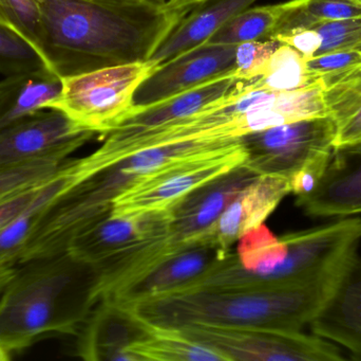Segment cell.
Returning a JSON list of instances; mask_svg holds the SVG:
<instances>
[{
  "label": "cell",
  "instance_id": "cell-1",
  "mask_svg": "<svg viewBox=\"0 0 361 361\" xmlns=\"http://www.w3.org/2000/svg\"><path fill=\"white\" fill-rule=\"evenodd\" d=\"M182 18L165 4L44 0L42 52L59 78L145 61Z\"/></svg>",
  "mask_w": 361,
  "mask_h": 361
},
{
  "label": "cell",
  "instance_id": "cell-2",
  "mask_svg": "<svg viewBox=\"0 0 361 361\" xmlns=\"http://www.w3.org/2000/svg\"><path fill=\"white\" fill-rule=\"evenodd\" d=\"M95 278L68 251L18 263L0 294V345L12 354L46 335H78L94 307Z\"/></svg>",
  "mask_w": 361,
  "mask_h": 361
},
{
  "label": "cell",
  "instance_id": "cell-3",
  "mask_svg": "<svg viewBox=\"0 0 361 361\" xmlns=\"http://www.w3.org/2000/svg\"><path fill=\"white\" fill-rule=\"evenodd\" d=\"M348 265L309 283L239 290L195 288L126 309L150 324L167 328L210 322L302 331L326 307Z\"/></svg>",
  "mask_w": 361,
  "mask_h": 361
},
{
  "label": "cell",
  "instance_id": "cell-4",
  "mask_svg": "<svg viewBox=\"0 0 361 361\" xmlns=\"http://www.w3.org/2000/svg\"><path fill=\"white\" fill-rule=\"evenodd\" d=\"M235 140H192L133 153L89 176L57 199L44 214L42 226L57 241L68 242L91 223L110 213L112 201L137 180L171 163L216 150Z\"/></svg>",
  "mask_w": 361,
  "mask_h": 361
},
{
  "label": "cell",
  "instance_id": "cell-5",
  "mask_svg": "<svg viewBox=\"0 0 361 361\" xmlns=\"http://www.w3.org/2000/svg\"><path fill=\"white\" fill-rule=\"evenodd\" d=\"M336 122L331 116L305 119L269 127L241 138L245 167L256 175L290 180L293 194L309 191L335 150Z\"/></svg>",
  "mask_w": 361,
  "mask_h": 361
},
{
  "label": "cell",
  "instance_id": "cell-6",
  "mask_svg": "<svg viewBox=\"0 0 361 361\" xmlns=\"http://www.w3.org/2000/svg\"><path fill=\"white\" fill-rule=\"evenodd\" d=\"M159 65L148 59L61 78V93L46 110L63 112L84 131L106 135L130 114L135 91Z\"/></svg>",
  "mask_w": 361,
  "mask_h": 361
},
{
  "label": "cell",
  "instance_id": "cell-7",
  "mask_svg": "<svg viewBox=\"0 0 361 361\" xmlns=\"http://www.w3.org/2000/svg\"><path fill=\"white\" fill-rule=\"evenodd\" d=\"M241 138L216 150L171 163L144 176L112 201L116 215L171 210L187 195L245 165Z\"/></svg>",
  "mask_w": 361,
  "mask_h": 361
},
{
  "label": "cell",
  "instance_id": "cell-8",
  "mask_svg": "<svg viewBox=\"0 0 361 361\" xmlns=\"http://www.w3.org/2000/svg\"><path fill=\"white\" fill-rule=\"evenodd\" d=\"M188 338L216 350L229 360L341 361V348L302 331L192 322L180 326Z\"/></svg>",
  "mask_w": 361,
  "mask_h": 361
},
{
  "label": "cell",
  "instance_id": "cell-9",
  "mask_svg": "<svg viewBox=\"0 0 361 361\" xmlns=\"http://www.w3.org/2000/svg\"><path fill=\"white\" fill-rule=\"evenodd\" d=\"M171 220V209L128 215L110 212L76 233L66 251L93 267L97 276L105 275L164 239Z\"/></svg>",
  "mask_w": 361,
  "mask_h": 361
},
{
  "label": "cell",
  "instance_id": "cell-10",
  "mask_svg": "<svg viewBox=\"0 0 361 361\" xmlns=\"http://www.w3.org/2000/svg\"><path fill=\"white\" fill-rule=\"evenodd\" d=\"M94 135L59 110H40L0 133V169L44 157L68 158Z\"/></svg>",
  "mask_w": 361,
  "mask_h": 361
},
{
  "label": "cell",
  "instance_id": "cell-11",
  "mask_svg": "<svg viewBox=\"0 0 361 361\" xmlns=\"http://www.w3.org/2000/svg\"><path fill=\"white\" fill-rule=\"evenodd\" d=\"M237 45L199 46L161 64L133 97V105L149 106L190 90L208 81L235 71Z\"/></svg>",
  "mask_w": 361,
  "mask_h": 361
},
{
  "label": "cell",
  "instance_id": "cell-12",
  "mask_svg": "<svg viewBox=\"0 0 361 361\" xmlns=\"http://www.w3.org/2000/svg\"><path fill=\"white\" fill-rule=\"evenodd\" d=\"M256 174L242 165L187 195L171 209L169 231L164 239L171 256L209 239L210 230L235 195Z\"/></svg>",
  "mask_w": 361,
  "mask_h": 361
},
{
  "label": "cell",
  "instance_id": "cell-13",
  "mask_svg": "<svg viewBox=\"0 0 361 361\" xmlns=\"http://www.w3.org/2000/svg\"><path fill=\"white\" fill-rule=\"evenodd\" d=\"M297 197L311 218H345L361 214V148H336L314 186Z\"/></svg>",
  "mask_w": 361,
  "mask_h": 361
},
{
  "label": "cell",
  "instance_id": "cell-14",
  "mask_svg": "<svg viewBox=\"0 0 361 361\" xmlns=\"http://www.w3.org/2000/svg\"><path fill=\"white\" fill-rule=\"evenodd\" d=\"M231 254V252L221 249L212 239H204L163 263L114 304L130 307L186 292L209 275Z\"/></svg>",
  "mask_w": 361,
  "mask_h": 361
},
{
  "label": "cell",
  "instance_id": "cell-15",
  "mask_svg": "<svg viewBox=\"0 0 361 361\" xmlns=\"http://www.w3.org/2000/svg\"><path fill=\"white\" fill-rule=\"evenodd\" d=\"M290 180L276 175H257L225 208L209 232V237L226 252L250 229L264 224L286 195Z\"/></svg>",
  "mask_w": 361,
  "mask_h": 361
},
{
  "label": "cell",
  "instance_id": "cell-16",
  "mask_svg": "<svg viewBox=\"0 0 361 361\" xmlns=\"http://www.w3.org/2000/svg\"><path fill=\"white\" fill-rule=\"evenodd\" d=\"M310 326L313 334L345 348L352 358L361 360V258L358 254Z\"/></svg>",
  "mask_w": 361,
  "mask_h": 361
},
{
  "label": "cell",
  "instance_id": "cell-17",
  "mask_svg": "<svg viewBox=\"0 0 361 361\" xmlns=\"http://www.w3.org/2000/svg\"><path fill=\"white\" fill-rule=\"evenodd\" d=\"M99 304L101 307L78 333V356L88 360L131 361L126 348L139 338L143 331L127 309L110 303L114 311V320H110L108 304Z\"/></svg>",
  "mask_w": 361,
  "mask_h": 361
},
{
  "label": "cell",
  "instance_id": "cell-18",
  "mask_svg": "<svg viewBox=\"0 0 361 361\" xmlns=\"http://www.w3.org/2000/svg\"><path fill=\"white\" fill-rule=\"evenodd\" d=\"M235 81L237 78L233 72L152 105L133 106L130 114L112 131H146L186 118L229 93Z\"/></svg>",
  "mask_w": 361,
  "mask_h": 361
},
{
  "label": "cell",
  "instance_id": "cell-19",
  "mask_svg": "<svg viewBox=\"0 0 361 361\" xmlns=\"http://www.w3.org/2000/svg\"><path fill=\"white\" fill-rule=\"evenodd\" d=\"M255 1L257 0H208L180 19L150 59L161 65L199 46Z\"/></svg>",
  "mask_w": 361,
  "mask_h": 361
},
{
  "label": "cell",
  "instance_id": "cell-20",
  "mask_svg": "<svg viewBox=\"0 0 361 361\" xmlns=\"http://www.w3.org/2000/svg\"><path fill=\"white\" fill-rule=\"evenodd\" d=\"M61 91L54 72L13 74L0 81V133L27 117L46 110Z\"/></svg>",
  "mask_w": 361,
  "mask_h": 361
},
{
  "label": "cell",
  "instance_id": "cell-21",
  "mask_svg": "<svg viewBox=\"0 0 361 361\" xmlns=\"http://www.w3.org/2000/svg\"><path fill=\"white\" fill-rule=\"evenodd\" d=\"M128 312L143 331L126 348L131 361H227L223 354L188 338L179 329L157 326Z\"/></svg>",
  "mask_w": 361,
  "mask_h": 361
},
{
  "label": "cell",
  "instance_id": "cell-22",
  "mask_svg": "<svg viewBox=\"0 0 361 361\" xmlns=\"http://www.w3.org/2000/svg\"><path fill=\"white\" fill-rule=\"evenodd\" d=\"M316 81L307 71V59L292 47L281 44L250 78H237L235 86L241 91H292Z\"/></svg>",
  "mask_w": 361,
  "mask_h": 361
},
{
  "label": "cell",
  "instance_id": "cell-23",
  "mask_svg": "<svg viewBox=\"0 0 361 361\" xmlns=\"http://www.w3.org/2000/svg\"><path fill=\"white\" fill-rule=\"evenodd\" d=\"M286 12L269 40L326 21L361 17V4L354 0H290Z\"/></svg>",
  "mask_w": 361,
  "mask_h": 361
},
{
  "label": "cell",
  "instance_id": "cell-24",
  "mask_svg": "<svg viewBox=\"0 0 361 361\" xmlns=\"http://www.w3.org/2000/svg\"><path fill=\"white\" fill-rule=\"evenodd\" d=\"M288 4L247 8L229 19L205 42L210 44L239 45L271 37Z\"/></svg>",
  "mask_w": 361,
  "mask_h": 361
},
{
  "label": "cell",
  "instance_id": "cell-25",
  "mask_svg": "<svg viewBox=\"0 0 361 361\" xmlns=\"http://www.w3.org/2000/svg\"><path fill=\"white\" fill-rule=\"evenodd\" d=\"M322 82L329 116L339 129L361 107V63L341 73L322 78Z\"/></svg>",
  "mask_w": 361,
  "mask_h": 361
},
{
  "label": "cell",
  "instance_id": "cell-26",
  "mask_svg": "<svg viewBox=\"0 0 361 361\" xmlns=\"http://www.w3.org/2000/svg\"><path fill=\"white\" fill-rule=\"evenodd\" d=\"M52 70L33 44L16 32L0 25V73L4 76Z\"/></svg>",
  "mask_w": 361,
  "mask_h": 361
},
{
  "label": "cell",
  "instance_id": "cell-27",
  "mask_svg": "<svg viewBox=\"0 0 361 361\" xmlns=\"http://www.w3.org/2000/svg\"><path fill=\"white\" fill-rule=\"evenodd\" d=\"M67 160L61 156L44 157L0 169V201L48 179Z\"/></svg>",
  "mask_w": 361,
  "mask_h": 361
},
{
  "label": "cell",
  "instance_id": "cell-28",
  "mask_svg": "<svg viewBox=\"0 0 361 361\" xmlns=\"http://www.w3.org/2000/svg\"><path fill=\"white\" fill-rule=\"evenodd\" d=\"M0 25L16 32L42 52L40 4L37 0H0Z\"/></svg>",
  "mask_w": 361,
  "mask_h": 361
},
{
  "label": "cell",
  "instance_id": "cell-29",
  "mask_svg": "<svg viewBox=\"0 0 361 361\" xmlns=\"http://www.w3.org/2000/svg\"><path fill=\"white\" fill-rule=\"evenodd\" d=\"M320 38L317 55L361 49V17L326 21L312 28Z\"/></svg>",
  "mask_w": 361,
  "mask_h": 361
},
{
  "label": "cell",
  "instance_id": "cell-30",
  "mask_svg": "<svg viewBox=\"0 0 361 361\" xmlns=\"http://www.w3.org/2000/svg\"><path fill=\"white\" fill-rule=\"evenodd\" d=\"M281 46L278 40H252L237 45L235 76L239 80L250 78L269 57Z\"/></svg>",
  "mask_w": 361,
  "mask_h": 361
},
{
  "label": "cell",
  "instance_id": "cell-31",
  "mask_svg": "<svg viewBox=\"0 0 361 361\" xmlns=\"http://www.w3.org/2000/svg\"><path fill=\"white\" fill-rule=\"evenodd\" d=\"M361 63V49L336 51L307 59L309 73L315 80L341 73Z\"/></svg>",
  "mask_w": 361,
  "mask_h": 361
},
{
  "label": "cell",
  "instance_id": "cell-32",
  "mask_svg": "<svg viewBox=\"0 0 361 361\" xmlns=\"http://www.w3.org/2000/svg\"><path fill=\"white\" fill-rule=\"evenodd\" d=\"M280 44L288 45L303 55L305 59L316 57L320 48V38L314 29L300 30L292 32L286 35L277 36L274 38Z\"/></svg>",
  "mask_w": 361,
  "mask_h": 361
},
{
  "label": "cell",
  "instance_id": "cell-33",
  "mask_svg": "<svg viewBox=\"0 0 361 361\" xmlns=\"http://www.w3.org/2000/svg\"><path fill=\"white\" fill-rule=\"evenodd\" d=\"M361 144V107L337 131L335 148Z\"/></svg>",
  "mask_w": 361,
  "mask_h": 361
},
{
  "label": "cell",
  "instance_id": "cell-34",
  "mask_svg": "<svg viewBox=\"0 0 361 361\" xmlns=\"http://www.w3.org/2000/svg\"><path fill=\"white\" fill-rule=\"evenodd\" d=\"M207 1L208 0H167L165 6L171 12L178 13L180 16L185 17L193 8Z\"/></svg>",
  "mask_w": 361,
  "mask_h": 361
},
{
  "label": "cell",
  "instance_id": "cell-35",
  "mask_svg": "<svg viewBox=\"0 0 361 361\" xmlns=\"http://www.w3.org/2000/svg\"><path fill=\"white\" fill-rule=\"evenodd\" d=\"M16 265L14 263H0V294L14 275Z\"/></svg>",
  "mask_w": 361,
  "mask_h": 361
},
{
  "label": "cell",
  "instance_id": "cell-36",
  "mask_svg": "<svg viewBox=\"0 0 361 361\" xmlns=\"http://www.w3.org/2000/svg\"><path fill=\"white\" fill-rule=\"evenodd\" d=\"M107 4H165L167 0H91Z\"/></svg>",
  "mask_w": 361,
  "mask_h": 361
},
{
  "label": "cell",
  "instance_id": "cell-37",
  "mask_svg": "<svg viewBox=\"0 0 361 361\" xmlns=\"http://www.w3.org/2000/svg\"><path fill=\"white\" fill-rule=\"evenodd\" d=\"M11 353L0 345V361L10 360Z\"/></svg>",
  "mask_w": 361,
  "mask_h": 361
},
{
  "label": "cell",
  "instance_id": "cell-38",
  "mask_svg": "<svg viewBox=\"0 0 361 361\" xmlns=\"http://www.w3.org/2000/svg\"><path fill=\"white\" fill-rule=\"evenodd\" d=\"M354 1L360 2V4H361V0H354Z\"/></svg>",
  "mask_w": 361,
  "mask_h": 361
},
{
  "label": "cell",
  "instance_id": "cell-39",
  "mask_svg": "<svg viewBox=\"0 0 361 361\" xmlns=\"http://www.w3.org/2000/svg\"><path fill=\"white\" fill-rule=\"evenodd\" d=\"M360 146V148H361V144H360V146Z\"/></svg>",
  "mask_w": 361,
  "mask_h": 361
}]
</instances>
